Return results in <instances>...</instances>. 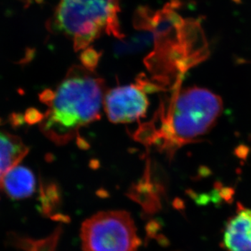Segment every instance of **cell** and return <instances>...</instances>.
I'll return each instance as SVG.
<instances>
[{
  "mask_svg": "<svg viewBox=\"0 0 251 251\" xmlns=\"http://www.w3.org/2000/svg\"><path fill=\"white\" fill-rule=\"evenodd\" d=\"M103 81L88 69L74 67L55 90H45L39 96L49 107L40 128L58 145L74 139L81 128L97 121L103 105Z\"/></svg>",
  "mask_w": 251,
  "mask_h": 251,
  "instance_id": "cell-1",
  "label": "cell"
},
{
  "mask_svg": "<svg viewBox=\"0 0 251 251\" xmlns=\"http://www.w3.org/2000/svg\"><path fill=\"white\" fill-rule=\"evenodd\" d=\"M180 82L175 83L176 92L168 109L161 111L159 128L153 130L151 138L172 153L207 133L224 108L221 99L211 91L198 87L181 90Z\"/></svg>",
  "mask_w": 251,
  "mask_h": 251,
  "instance_id": "cell-2",
  "label": "cell"
},
{
  "mask_svg": "<svg viewBox=\"0 0 251 251\" xmlns=\"http://www.w3.org/2000/svg\"><path fill=\"white\" fill-rule=\"evenodd\" d=\"M117 0H60L54 14V26L74 41L80 50L103 31L119 39L122 34Z\"/></svg>",
  "mask_w": 251,
  "mask_h": 251,
  "instance_id": "cell-3",
  "label": "cell"
},
{
  "mask_svg": "<svg viewBox=\"0 0 251 251\" xmlns=\"http://www.w3.org/2000/svg\"><path fill=\"white\" fill-rule=\"evenodd\" d=\"M83 251H137L141 241L129 213L101 211L86 220L80 229Z\"/></svg>",
  "mask_w": 251,
  "mask_h": 251,
  "instance_id": "cell-4",
  "label": "cell"
},
{
  "mask_svg": "<svg viewBox=\"0 0 251 251\" xmlns=\"http://www.w3.org/2000/svg\"><path fill=\"white\" fill-rule=\"evenodd\" d=\"M145 90L140 80L137 85L120 86L108 91L103 105L109 120L113 123H129L143 117L149 105Z\"/></svg>",
  "mask_w": 251,
  "mask_h": 251,
  "instance_id": "cell-5",
  "label": "cell"
},
{
  "mask_svg": "<svg viewBox=\"0 0 251 251\" xmlns=\"http://www.w3.org/2000/svg\"><path fill=\"white\" fill-rule=\"evenodd\" d=\"M224 246L229 251H251V209L241 207L226 226Z\"/></svg>",
  "mask_w": 251,
  "mask_h": 251,
  "instance_id": "cell-6",
  "label": "cell"
},
{
  "mask_svg": "<svg viewBox=\"0 0 251 251\" xmlns=\"http://www.w3.org/2000/svg\"><path fill=\"white\" fill-rule=\"evenodd\" d=\"M36 179L32 171L24 166H16L0 180V188L12 200L25 199L35 191Z\"/></svg>",
  "mask_w": 251,
  "mask_h": 251,
  "instance_id": "cell-7",
  "label": "cell"
},
{
  "mask_svg": "<svg viewBox=\"0 0 251 251\" xmlns=\"http://www.w3.org/2000/svg\"><path fill=\"white\" fill-rule=\"evenodd\" d=\"M179 41L184 46L188 57L196 56L206 60L210 54L201 21L188 18L179 29Z\"/></svg>",
  "mask_w": 251,
  "mask_h": 251,
  "instance_id": "cell-8",
  "label": "cell"
},
{
  "mask_svg": "<svg viewBox=\"0 0 251 251\" xmlns=\"http://www.w3.org/2000/svg\"><path fill=\"white\" fill-rule=\"evenodd\" d=\"M29 148L16 135L0 131V180L27 156Z\"/></svg>",
  "mask_w": 251,
  "mask_h": 251,
  "instance_id": "cell-9",
  "label": "cell"
},
{
  "mask_svg": "<svg viewBox=\"0 0 251 251\" xmlns=\"http://www.w3.org/2000/svg\"><path fill=\"white\" fill-rule=\"evenodd\" d=\"M141 32L117 44L115 51L120 54H133L140 52L153 46V33L150 31L139 30Z\"/></svg>",
  "mask_w": 251,
  "mask_h": 251,
  "instance_id": "cell-10",
  "label": "cell"
},
{
  "mask_svg": "<svg viewBox=\"0 0 251 251\" xmlns=\"http://www.w3.org/2000/svg\"><path fill=\"white\" fill-rule=\"evenodd\" d=\"M82 62L85 68L89 70L92 71V69L95 67L98 62L99 54L93 49H89L85 51L82 54Z\"/></svg>",
  "mask_w": 251,
  "mask_h": 251,
  "instance_id": "cell-11",
  "label": "cell"
},
{
  "mask_svg": "<svg viewBox=\"0 0 251 251\" xmlns=\"http://www.w3.org/2000/svg\"><path fill=\"white\" fill-rule=\"evenodd\" d=\"M43 118H44V114L41 113L35 108L28 109L25 115V120L30 125L40 123Z\"/></svg>",
  "mask_w": 251,
  "mask_h": 251,
  "instance_id": "cell-12",
  "label": "cell"
},
{
  "mask_svg": "<svg viewBox=\"0 0 251 251\" xmlns=\"http://www.w3.org/2000/svg\"><path fill=\"white\" fill-rule=\"evenodd\" d=\"M25 117L19 112H12L8 117V122L13 128H18L23 125Z\"/></svg>",
  "mask_w": 251,
  "mask_h": 251,
  "instance_id": "cell-13",
  "label": "cell"
},
{
  "mask_svg": "<svg viewBox=\"0 0 251 251\" xmlns=\"http://www.w3.org/2000/svg\"><path fill=\"white\" fill-rule=\"evenodd\" d=\"M33 55V50H32L28 49L27 52H26L25 57L24 59H21V61L18 62V64H25L29 62V60L31 59V56Z\"/></svg>",
  "mask_w": 251,
  "mask_h": 251,
  "instance_id": "cell-14",
  "label": "cell"
},
{
  "mask_svg": "<svg viewBox=\"0 0 251 251\" xmlns=\"http://www.w3.org/2000/svg\"><path fill=\"white\" fill-rule=\"evenodd\" d=\"M21 1H22L23 3H25V5L26 6H29V5L33 2V0H21Z\"/></svg>",
  "mask_w": 251,
  "mask_h": 251,
  "instance_id": "cell-15",
  "label": "cell"
},
{
  "mask_svg": "<svg viewBox=\"0 0 251 251\" xmlns=\"http://www.w3.org/2000/svg\"><path fill=\"white\" fill-rule=\"evenodd\" d=\"M236 4H242V0H232Z\"/></svg>",
  "mask_w": 251,
  "mask_h": 251,
  "instance_id": "cell-16",
  "label": "cell"
},
{
  "mask_svg": "<svg viewBox=\"0 0 251 251\" xmlns=\"http://www.w3.org/2000/svg\"><path fill=\"white\" fill-rule=\"evenodd\" d=\"M5 122L4 121V120H3L2 118H1V117H0V126L4 125Z\"/></svg>",
  "mask_w": 251,
  "mask_h": 251,
  "instance_id": "cell-17",
  "label": "cell"
}]
</instances>
